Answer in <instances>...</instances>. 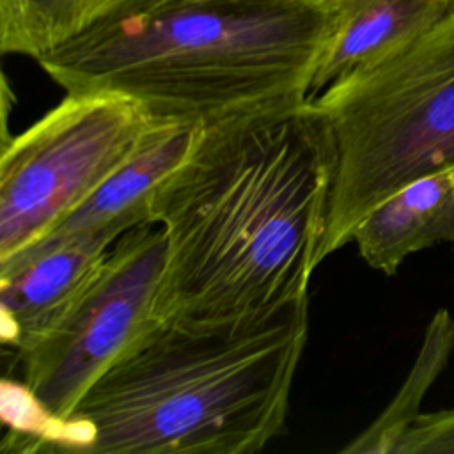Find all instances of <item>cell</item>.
I'll use <instances>...</instances> for the list:
<instances>
[{
  "label": "cell",
  "instance_id": "obj_6",
  "mask_svg": "<svg viewBox=\"0 0 454 454\" xmlns=\"http://www.w3.org/2000/svg\"><path fill=\"white\" fill-rule=\"evenodd\" d=\"M167 259L160 225L124 232L62 323L18 353L21 383L55 422H66L92 385L163 319L160 296Z\"/></svg>",
  "mask_w": 454,
  "mask_h": 454
},
{
  "label": "cell",
  "instance_id": "obj_11",
  "mask_svg": "<svg viewBox=\"0 0 454 454\" xmlns=\"http://www.w3.org/2000/svg\"><path fill=\"white\" fill-rule=\"evenodd\" d=\"M454 349V317L440 309L426 328L419 356L388 406L346 447L353 454H392L397 440L422 413L420 403Z\"/></svg>",
  "mask_w": 454,
  "mask_h": 454
},
{
  "label": "cell",
  "instance_id": "obj_9",
  "mask_svg": "<svg viewBox=\"0 0 454 454\" xmlns=\"http://www.w3.org/2000/svg\"><path fill=\"white\" fill-rule=\"evenodd\" d=\"M332 21L309 99L333 82L417 41L449 14L454 0H330Z\"/></svg>",
  "mask_w": 454,
  "mask_h": 454
},
{
  "label": "cell",
  "instance_id": "obj_12",
  "mask_svg": "<svg viewBox=\"0 0 454 454\" xmlns=\"http://www.w3.org/2000/svg\"><path fill=\"white\" fill-rule=\"evenodd\" d=\"M392 454H454V406L420 413Z\"/></svg>",
  "mask_w": 454,
  "mask_h": 454
},
{
  "label": "cell",
  "instance_id": "obj_2",
  "mask_svg": "<svg viewBox=\"0 0 454 454\" xmlns=\"http://www.w3.org/2000/svg\"><path fill=\"white\" fill-rule=\"evenodd\" d=\"M330 0H126L37 59L66 92L211 122L309 99Z\"/></svg>",
  "mask_w": 454,
  "mask_h": 454
},
{
  "label": "cell",
  "instance_id": "obj_8",
  "mask_svg": "<svg viewBox=\"0 0 454 454\" xmlns=\"http://www.w3.org/2000/svg\"><path fill=\"white\" fill-rule=\"evenodd\" d=\"M197 128L199 122L192 121L154 119L135 154L35 245L74 236L117 241L124 232L151 223L153 199L190 151Z\"/></svg>",
  "mask_w": 454,
  "mask_h": 454
},
{
  "label": "cell",
  "instance_id": "obj_3",
  "mask_svg": "<svg viewBox=\"0 0 454 454\" xmlns=\"http://www.w3.org/2000/svg\"><path fill=\"white\" fill-rule=\"evenodd\" d=\"M309 296L232 319H161L60 426L99 454H250L286 429Z\"/></svg>",
  "mask_w": 454,
  "mask_h": 454
},
{
  "label": "cell",
  "instance_id": "obj_13",
  "mask_svg": "<svg viewBox=\"0 0 454 454\" xmlns=\"http://www.w3.org/2000/svg\"><path fill=\"white\" fill-rule=\"evenodd\" d=\"M121 2H126V0H64V4L55 12L53 20L46 28L41 57L51 51L55 46L62 44L71 35H74L82 27H85L99 12Z\"/></svg>",
  "mask_w": 454,
  "mask_h": 454
},
{
  "label": "cell",
  "instance_id": "obj_1",
  "mask_svg": "<svg viewBox=\"0 0 454 454\" xmlns=\"http://www.w3.org/2000/svg\"><path fill=\"white\" fill-rule=\"evenodd\" d=\"M335 154L310 99L199 124L160 184L163 319H232L309 296Z\"/></svg>",
  "mask_w": 454,
  "mask_h": 454
},
{
  "label": "cell",
  "instance_id": "obj_7",
  "mask_svg": "<svg viewBox=\"0 0 454 454\" xmlns=\"http://www.w3.org/2000/svg\"><path fill=\"white\" fill-rule=\"evenodd\" d=\"M115 241L74 236L39 243L0 264L2 340L18 353L55 330L98 278Z\"/></svg>",
  "mask_w": 454,
  "mask_h": 454
},
{
  "label": "cell",
  "instance_id": "obj_5",
  "mask_svg": "<svg viewBox=\"0 0 454 454\" xmlns=\"http://www.w3.org/2000/svg\"><path fill=\"white\" fill-rule=\"evenodd\" d=\"M154 119L115 92L66 98L4 144L0 264L41 241L140 147Z\"/></svg>",
  "mask_w": 454,
  "mask_h": 454
},
{
  "label": "cell",
  "instance_id": "obj_4",
  "mask_svg": "<svg viewBox=\"0 0 454 454\" xmlns=\"http://www.w3.org/2000/svg\"><path fill=\"white\" fill-rule=\"evenodd\" d=\"M310 101L335 154L321 264L385 199L454 167V12Z\"/></svg>",
  "mask_w": 454,
  "mask_h": 454
},
{
  "label": "cell",
  "instance_id": "obj_10",
  "mask_svg": "<svg viewBox=\"0 0 454 454\" xmlns=\"http://www.w3.org/2000/svg\"><path fill=\"white\" fill-rule=\"evenodd\" d=\"M360 257L385 275L427 247H454V167L420 177L401 188L369 215L351 234Z\"/></svg>",
  "mask_w": 454,
  "mask_h": 454
}]
</instances>
